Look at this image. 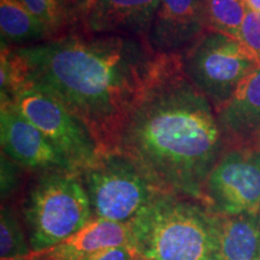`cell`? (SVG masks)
Here are the masks:
<instances>
[{
	"mask_svg": "<svg viewBox=\"0 0 260 260\" xmlns=\"http://www.w3.org/2000/svg\"><path fill=\"white\" fill-rule=\"evenodd\" d=\"M0 32L3 46L21 47L53 39L19 0H0Z\"/></svg>",
	"mask_w": 260,
	"mask_h": 260,
	"instance_id": "cell-15",
	"label": "cell"
},
{
	"mask_svg": "<svg viewBox=\"0 0 260 260\" xmlns=\"http://www.w3.org/2000/svg\"><path fill=\"white\" fill-rule=\"evenodd\" d=\"M133 245L130 223L94 218L79 233L41 252H31L39 260H83L93 253L110 247Z\"/></svg>",
	"mask_w": 260,
	"mask_h": 260,
	"instance_id": "cell-13",
	"label": "cell"
},
{
	"mask_svg": "<svg viewBox=\"0 0 260 260\" xmlns=\"http://www.w3.org/2000/svg\"><path fill=\"white\" fill-rule=\"evenodd\" d=\"M69 2L71 9H73L75 18H76L77 28H80V24L81 22H82L84 16L88 14L89 10L95 5L99 0H69Z\"/></svg>",
	"mask_w": 260,
	"mask_h": 260,
	"instance_id": "cell-22",
	"label": "cell"
},
{
	"mask_svg": "<svg viewBox=\"0 0 260 260\" xmlns=\"http://www.w3.org/2000/svg\"><path fill=\"white\" fill-rule=\"evenodd\" d=\"M248 9L243 0H205L204 17L206 30L239 40Z\"/></svg>",
	"mask_w": 260,
	"mask_h": 260,
	"instance_id": "cell-16",
	"label": "cell"
},
{
	"mask_svg": "<svg viewBox=\"0 0 260 260\" xmlns=\"http://www.w3.org/2000/svg\"><path fill=\"white\" fill-rule=\"evenodd\" d=\"M15 51L27 83L58 98L102 154L115 151L130 112L171 56L154 52L142 37L80 31Z\"/></svg>",
	"mask_w": 260,
	"mask_h": 260,
	"instance_id": "cell-1",
	"label": "cell"
},
{
	"mask_svg": "<svg viewBox=\"0 0 260 260\" xmlns=\"http://www.w3.org/2000/svg\"><path fill=\"white\" fill-rule=\"evenodd\" d=\"M161 0H99L80 24L93 35L147 37Z\"/></svg>",
	"mask_w": 260,
	"mask_h": 260,
	"instance_id": "cell-11",
	"label": "cell"
},
{
	"mask_svg": "<svg viewBox=\"0 0 260 260\" xmlns=\"http://www.w3.org/2000/svg\"><path fill=\"white\" fill-rule=\"evenodd\" d=\"M243 3L251 11L260 12V0H243Z\"/></svg>",
	"mask_w": 260,
	"mask_h": 260,
	"instance_id": "cell-23",
	"label": "cell"
},
{
	"mask_svg": "<svg viewBox=\"0 0 260 260\" xmlns=\"http://www.w3.org/2000/svg\"><path fill=\"white\" fill-rule=\"evenodd\" d=\"M2 260H28V256H23V258H15V259H2Z\"/></svg>",
	"mask_w": 260,
	"mask_h": 260,
	"instance_id": "cell-24",
	"label": "cell"
},
{
	"mask_svg": "<svg viewBox=\"0 0 260 260\" xmlns=\"http://www.w3.org/2000/svg\"><path fill=\"white\" fill-rule=\"evenodd\" d=\"M23 212L31 252L65 241L94 218L81 175L67 169L41 171L29 190Z\"/></svg>",
	"mask_w": 260,
	"mask_h": 260,
	"instance_id": "cell-4",
	"label": "cell"
},
{
	"mask_svg": "<svg viewBox=\"0 0 260 260\" xmlns=\"http://www.w3.org/2000/svg\"><path fill=\"white\" fill-rule=\"evenodd\" d=\"M182 70L218 111L259 63L236 39L206 30L180 52Z\"/></svg>",
	"mask_w": 260,
	"mask_h": 260,
	"instance_id": "cell-5",
	"label": "cell"
},
{
	"mask_svg": "<svg viewBox=\"0 0 260 260\" xmlns=\"http://www.w3.org/2000/svg\"><path fill=\"white\" fill-rule=\"evenodd\" d=\"M224 149L216 111L186 77L178 53L139 99L113 152L135 161L162 191L204 204L205 182Z\"/></svg>",
	"mask_w": 260,
	"mask_h": 260,
	"instance_id": "cell-2",
	"label": "cell"
},
{
	"mask_svg": "<svg viewBox=\"0 0 260 260\" xmlns=\"http://www.w3.org/2000/svg\"><path fill=\"white\" fill-rule=\"evenodd\" d=\"M83 260H145L134 245L110 247L93 253Z\"/></svg>",
	"mask_w": 260,
	"mask_h": 260,
	"instance_id": "cell-20",
	"label": "cell"
},
{
	"mask_svg": "<svg viewBox=\"0 0 260 260\" xmlns=\"http://www.w3.org/2000/svg\"><path fill=\"white\" fill-rule=\"evenodd\" d=\"M239 41L260 64V12L248 10L240 31Z\"/></svg>",
	"mask_w": 260,
	"mask_h": 260,
	"instance_id": "cell-19",
	"label": "cell"
},
{
	"mask_svg": "<svg viewBox=\"0 0 260 260\" xmlns=\"http://www.w3.org/2000/svg\"><path fill=\"white\" fill-rule=\"evenodd\" d=\"M93 216L130 223L162 191L135 161L119 152L104 153L81 172Z\"/></svg>",
	"mask_w": 260,
	"mask_h": 260,
	"instance_id": "cell-6",
	"label": "cell"
},
{
	"mask_svg": "<svg viewBox=\"0 0 260 260\" xmlns=\"http://www.w3.org/2000/svg\"><path fill=\"white\" fill-rule=\"evenodd\" d=\"M218 260H260V212L218 214Z\"/></svg>",
	"mask_w": 260,
	"mask_h": 260,
	"instance_id": "cell-14",
	"label": "cell"
},
{
	"mask_svg": "<svg viewBox=\"0 0 260 260\" xmlns=\"http://www.w3.org/2000/svg\"><path fill=\"white\" fill-rule=\"evenodd\" d=\"M19 165L2 153V199L4 200L16 190L19 184Z\"/></svg>",
	"mask_w": 260,
	"mask_h": 260,
	"instance_id": "cell-21",
	"label": "cell"
},
{
	"mask_svg": "<svg viewBox=\"0 0 260 260\" xmlns=\"http://www.w3.org/2000/svg\"><path fill=\"white\" fill-rule=\"evenodd\" d=\"M204 205L220 216L260 212V145L225 147L205 182Z\"/></svg>",
	"mask_w": 260,
	"mask_h": 260,
	"instance_id": "cell-8",
	"label": "cell"
},
{
	"mask_svg": "<svg viewBox=\"0 0 260 260\" xmlns=\"http://www.w3.org/2000/svg\"><path fill=\"white\" fill-rule=\"evenodd\" d=\"M12 104L50 140L71 171L81 174L102 155L88 128L47 90L27 83L18 90Z\"/></svg>",
	"mask_w": 260,
	"mask_h": 260,
	"instance_id": "cell-7",
	"label": "cell"
},
{
	"mask_svg": "<svg viewBox=\"0 0 260 260\" xmlns=\"http://www.w3.org/2000/svg\"><path fill=\"white\" fill-rule=\"evenodd\" d=\"M30 14L46 27L53 39L64 37L77 28L69 0H19Z\"/></svg>",
	"mask_w": 260,
	"mask_h": 260,
	"instance_id": "cell-17",
	"label": "cell"
},
{
	"mask_svg": "<svg viewBox=\"0 0 260 260\" xmlns=\"http://www.w3.org/2000/svg\"><path fill=\"white\" fill-rule=\"evenodd\" d=\"M197 200L159 191L130 222L145 260H218V214Z\"/></svg>",
	"mask_w": 260,
	"mask_h": 260,
	"instance_id": "cell-3",
	"label": "cell"
},
{
	"mask_svg": "<svg viewBox=\"0 0 260 260\" xmlns=\"http://www.w3.org/2000/svg\"><path fill=\"white\" fill-rule=\"evenodd\" d=\"M205 0H161L147 37L159 54H178L206 31Z\"/></svg>",
	"mask_w": 260,
	"mask_h": 260,
	"instance_id": "cell-10",
	"label": "cell"
},
{
	"mask_svg": "<svg viewBox=\"0 0 260 260\" xmlns=\"http://www.w3.org/2000/svg\"><path fill=\"white\" fill-rule=\"evenodd\" d=\"M216 116L225 147L260 145V64Z\"/></svg>",
	"mask_w": 260,
	"mask_h": 260,
	"instance_id": "cell-12",
	"label": "cell"
},
{
	"mask_svg": "<svg viewBox=\"0 0 260 260\" xmlns=\"http://www.w3.org/2000/svg\"><path fill=\"white\" fill-rule=\"evenodd\" d=\"M31 253L23 229L11 207L2 206L0 213V258H23Z\"/></svg>",
	"mask_w": 260,
	"mask_h": 260,
	"instance_id": "cell-18",
	"label": "cell"
},
{
	"mask_svg": "<svg viewBox=\"0 0 260 260\" xmlns=\"http://www.w3.org/2000/svg\"><path fill=\"white\" fill-rule=\"evenodd\" d=\"M2 153L21 168L29 170L67 169L68 164L50 140L17 111L14 104H2L0 109Z\"/></svg>",
	"mask_w": 260,
	"mask_h": 260,
	"instance_id": "cell-9",
	"label": "cell"
},
{
	"mask_svg": "<svg viewBox=\"0 0 260 260\" xmlns=\"http://www.w3.org/2000/svg\"><path fill=\"white\" fill-rule=\"evenodd\" d=\"M27 256H28V260H39V259H37L34 255H31V254H29Z\"/></svg>",
	"mask_w": 260,
	"mask_h": 260,
	"instance_id": "cell-25",
	"label": "cell"
}]
</instances>
